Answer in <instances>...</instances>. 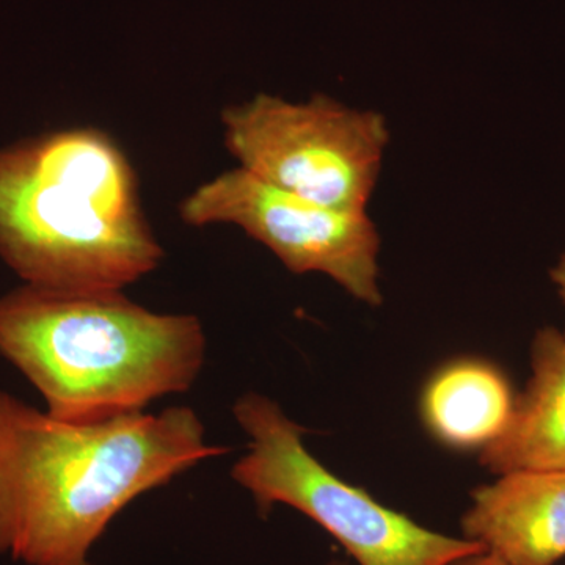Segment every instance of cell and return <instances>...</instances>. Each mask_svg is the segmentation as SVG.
Returning a JSON list of instances; mask_svg holds the SVG:
<instances>
[{
    "label": "cell",
    "instance_id": "obj_4",
    "mask_svg": "<svg viewBox=\"0 0 565 565\" xmlns=\"http://www.w3.org/2000/svg\"><path fill=\"white\" fill-rule=\"evenodd\" d=\"M233 415L250 444L232 478L252 493L259 514H269L275 504L302 512L359 565H451L486 552L478 542L418 525L330 473L305 446L307 430L269 397L244 394Z\"/></svg>",
    "mask_w": 565,
    "mask_h": 565
},
{
    "label": "cell",
    "instance_id": "obj_7",
    "mask_svg": "<svg viewBox=\"0 0 565 565\" xmlns=\"http://www.w3.org/2000/svg\"><path fill=\"white\" fill-rule=\"evenodd\" d=\"M471 492L463 537L509 565H553L565 556V471H514Z\"/></svg>",
    "mask_w": 565,
    "mask_h": 565
},
{
    "label": "cell",
    "instance_id": "obj_12",
    "mask_svg": "<svg viewBox=\"0 0 565 565\" xmlns=\"http://www.w3.org/2000/svg\"><path fill=\"white\" fill-rule=\"evenodd\" d=\"M329 565H348V564L340 563V561H333V563H330Z\"/></svg>",
    "mask_w": 565,
    "mask_h": 565
},
{
    "label": "cell",
    "instance_id": "obj_3",
    "mask_svg": "<svg viewBox=\"0 0 565 565\" xmlns=\"http://www.w3.org/2000/svg\"><path fill=\"white\" fill-rule=\"evenodd\" d=\"M199 316L156 313L125 291L24 285L0 296V355L41 394L46 412L96 423L188 393L206 362Z\"/></svg>",
    "mask_w": 565,
    "mask_h": 565
},
{
    "label": "cell",
    "instance_id": "obj_5",
    "mask_svg": "<svg viewBox=\"0 0 565 565\" xmlns=\"http://www.w3.org/2000/svg\"><path fill=\"white\" fill-rule=\"evenodd\" d=\"M222 126L239 169L340 211H366L390 140L384 115L326 95L294 103L259 93L226 107Z\"/></svg>",
    "mask_w": 565,
    "mask_h": 565
},
{
    "label": "cell",
    "instance_id": "obj_8",
    "mask_svg": "<svg viewBox=\"0 0 565 565\" xmlns=\"http://www.w3.org/2000/svg\"><path fill=\"white\" fill-rule=\"evenodd\" d=\"M479 460L497 475L565 471V333H537L533 377L503 434L482 448Z\"/></svg>",
    "mask_w": 565,
    "mask_h": 565
},
{
    "label": "cell",
    "instance_id": "obj_9",
    "mask_svg": "<svg viewBox=\"0 0 565 565\" xmlns=\"http://www.w3.org/2000/svg\"><path fill=\"white\" fill-rule=\"evenodd\" d=\"M514 404L511 385L494 364L463 359L440 367L427 382L422 415L440 444L486 448L503 434Z\"/></svg>",
    "mask_w": 565,
    "mask_h": 565
},
{
    "label": "cell",
    "instance_id": "obj_10",
    "mask_svg": "<svg viewBox=\"0 0 565 565\" xmlns=\"http://www.w3.org/2000/svg\"><path fill=\"white\" fill-rule=\"evenodd\" d=\"M451 565H509L503 563V561L498 559L490 553H478V555L463 557V559L456 561L455 564Z\"/></svg>",
    "mask_w": 565,
    "mask_h": 565
},
{
    "label": "cell",
    "instance_id": "obj_2",
    "mask_svg": "<svg viewBox=\"0 0 565 565\" xmlns=\"http://www.w3.org/2000/svg\"><path fill=\"white\" fill-rule=\"evenodd\" d=\"M0 258L24 285L125 291L163 248L141 210L136 170L96 128H70L0 150Z\"/></svg>",
    "mask_w": 565,
    "mask_h": 565
},
{
    "label": "cell",
    "instance_id": "obj_1",
    "mask_svg": "<svg viewBox=\"0 0 565 565\" xmlns=\"http://www.w3.org/2000/svg\"><path fill=\"white\" fill-rule=\"evenodd\" d=\"M226 451L184 405L74 423L0 390V556L92 565L134 500Z\"/></svg>",
    "mask_w": 565,
    "mask_h": 565
},
{
    "label": "cell",
    "instance_id": "obj_6",
    "mask_svg": "<svg viewBox=\"0 0 565 565\" xmlns=\"http://www.w3.org/2000/svg\"><path fill=\"white\" fill-rule=\"evenodd\" d=\"M189 226L234 225L266 245L292 274L319 273L360 302L382 303L381 237L366 211H340L228 170L180 204Z\"/></svg>",
    "mask_w": 565,
    "mask_h": 565
},
{
    "label": "cell",
    "instance_id": "obj_11",
    "mask_svg": "<svg viewBox=\"0 0 565 565\" xmlns=\"http://www.w3.org/2000/svg\"><path fill=\"white\" fill-rule=\"evenodd\" d=\"M552 280L555 282L557 292L565 303V250L561 258L557 259L556 266L552 270Z\"/></svg>",
    "mask_w": 565,
    "mask_h": 565
}]
</instances>
